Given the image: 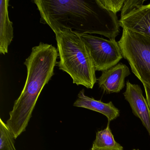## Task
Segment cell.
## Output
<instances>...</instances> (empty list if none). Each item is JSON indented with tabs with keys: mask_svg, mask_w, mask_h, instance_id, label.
Segmentation results:
<instances>
[{
	"mask_svg": "<svg viewBox=\"0 0 150 150\" xmlns=\"http://www.w3.org/2000/svg\"><path fill=\"white\" fill-rule=\"evenodd\" d=\"M40 22L53 31L68 29L79 34H97L115 40L120 33L116 14L97 0H35Z\"/></svg>",
	"mask_w": 150,
	"mask_h": 150,
	"instance_id": "1",
	"label": "cell"
},
{
	"mask_svg": "<svg viewBox=\"0 0 150 150\" xmlns=\"http://www.w3.org/2000/svg\"><path fill=\"white\" fill-rule=\"evenodd\" d=\"M58 56L56 47L41 42L24 62L27 79L6 123L15 139L26 130L41 92L54 75Z\"/></svg>",
	"mask_w": 150,
	"mask_h": 150,
	"instance_id": "2",
	"label": "cell"
},
{
	"mask_svg": "<svg viewBox=\"0 0 150 150\" xmlns=\"http://www.w3.org/2000/svg\"><path fill=\"white\" fill-rule=\"evenodd\" d=\"M56 35L60 70L68 74L77 86L92 89L97 79L93 62L84 41L68 29L53 31Z\"/></svg>",
	"mask_w": 150,
	"mask_h": 150,
	"instance_id": "3",
	"label": "cell"
},
{
	"mask_svg": "<svg viewBox=\"0 0 150 150\" xmlns=\"http://www.w3.org/2000/svg\"><path fill=\"white\" fill-rule=\"evenodd\" d=\"M118 43L133 73L150 87V37L123 29Z\"/></svg>",
	"mask_w": 150,
	"mask_h": 150,
	"instance_id": "4",
	"label": "cell"
},
{
	"mask_svg": "<svg viewBox=\"0 0 150 150\" xmlns=\"http://www.w3.org/2000/svg\"><path fill=\"white\" fill-rule=\"evenodd\" d=\"M86 45L96 71H106L118 64L122 58V50L115 40L104 39L89 34H79Z\"/></svg>",
	"mask_w": 150,
	"mask_h": 150,
	"instance_id": "5",
	"label": "cell"
},
{
	"mask_svg": "<svg viewBox=\"0 0 150 150\" xmlns=\"http://www.w3.org/2000/svg\"><path fill=\"white\" fill-rule=\"evenodd\" d=\"M123 95L125 100L129 103L133 114L140 119L150 136V110L140 86L132 84L128 81Z\"/></svg>",
	"mask_w": 150,
	"mask_h": 150,
	"instance_id": "6",
	"label": "cell"
},
{
	"mask_svg": "<svg viewBox=\"0 0 150 150\" xmlns=\"http://www.w3.org/2000/svg\"><path fill=\"white\" fill-rule=\"evenodd\" d=\"M119 22L123 29L150 37V3L136 8L121 17Z\"/></svg>",
	"mask_w": 150,
	"mask_h": 150,
	"instance_id": "7",
	"label": "cell"
},
{
	"mask_svg": "<svg viewBox=\"0 0 150 150\" xmlns=\"http://www.w3.org/2000/svg\"><path fill=\"white\" fill-rule=\"evenodd\" d=\"M129 69L122 63L103 71L97 79L98 85L107 94L118 93L125 87V79L130 74Z\"/></svg>",
	"mask_w": 150,
	"mask_h": 150,
	"instance_id": "8",
	"label": "cell"
},
{
	"mask_svg": "<svg viewBox=\"0 0 150 150\" xmlns=\"http://www.w3.org/2000/svg\"><path fill=\"white\" fill-rule=\"evenodd\" d=\"M74 107L85 108L93 111L99 112L108 118V122L116 119L120 115V111L116 108L112 102L104 103L101 100H97L85 95L84 89L81 90L78 98L73 104Z\"/></svg>",
	"mask_w": 150,
	"mask_h": 150,
	"instance_id": "9",
	"label": "cell"
},
{
	"mask_svg": "<svg viewBox=\"0 0 150 150\" xmlns=\"http://www.w3.org/2000/svg\"><path fill=\"white\" fill-rule=\"evenodd\" d=\"M9 0L0 1V53H8V46L14 37L13 23L8 16Z\"/></svg>",
	"mask_w": 150,
	"mask_h": 150,
	"instance_id": "10",
	"label": "cell"
},
{
	"mask_svg": "<svg viewBox=\"0 0 150 150\" xmlns=\"http://www.w3.org/2000/svg\"><path fill=\"white\" fill-rule=\"evenodd\" d=\"M109 123L106 129L96 132L91 150H123V147L115 140Z\"/></svg>",
	"mask_w": 150,
	"mask_h": 150,
	"instance_id": "11",
	"label": "cell"
},
{
	"mask_svg": "<svg viewBox=\"0 0 150 150\" xmlns=\"http://www.w3.org/2000/svg\"><path fill=\"white\" fill-rule=\"evenodd\" d=\"M13 134L6 124L0 119V150H16Z\"/></svg>",
	"mask_w": 150,
	"mask_h": 150,
	"instance_id": "12",
	"label": "cell"
},
{
	"mask_svg": "<svg viewBox=\"0 0 150 150\" xmlns=\"http://www.w3.org/2000/svg\"><path fill=\"white\" fill-rule=\"evenodd\" d=\"M97 1L103 8L116 14L122 10L125 0H97Z\"/></svg>",
	"mask_w": 150,
	"mask_h": 150,
	"instance_id": "13",
	"label": "cell"
},
{
	"mask_svg": "<svg viewBox=\"0 0 150 150\" xmlns=\"http://www.w3.org/2000/svg\"><path fill=\"white\" fill-rule=\"evenodd\" d=\"M146 0H125L121 10V17L126 15L139 6L143 5Z\"/></svg>",
	"mask_w": 150,
	"mask_h": 150,
	"instance_id": "14",
	"label": "cell"
},
{
	"mask_svg": "<svg viewBox=\"0 0 150 150\" xmlns=\"http://www.w3.org/2000/svg\"><path fill=\"white\" fill-rule=\"evenodd\" d=\"M143 85H144V88L145 91L146 101H147L150 111V87L145 84H143Z\"/></svg>",
	"mask_w": 150,
	"mask_h": 150,
	"instance_id": "15",
	"label": "cell"
},
{
	"mask_svg": "<svg viewBox=\"0 0 150 150\" xmlns=\"http://www.w3.org/2000/svg\"><path fill=\"white\" fill-rule=\"evenodd\" d=\"M132 150H139V149H133Z\"/></svg>",
	"mask_w": 150,
	"mask_h": 150,
	"instance_id": "16",
	"label": "cell"
},
{
	"mask_svg": "<svg viewBox=\"0 0 150 150\" xmlns=\"http://www.w3.org/2000/svg\"></svg>",
	"mask_w": 150,
	"mask_h": 150,
	"instance_id": "17",
	"label": "cell"
}]
</instances>
